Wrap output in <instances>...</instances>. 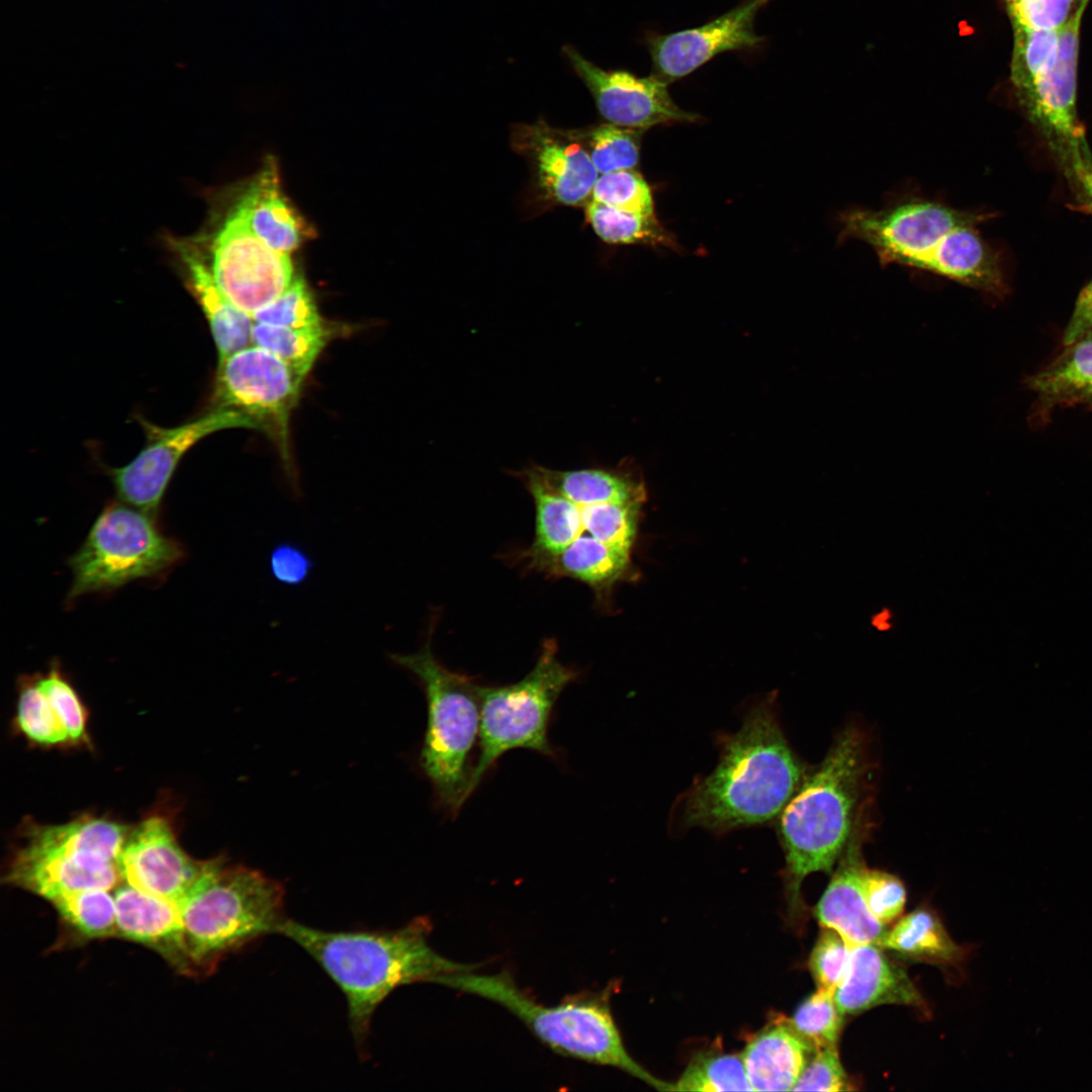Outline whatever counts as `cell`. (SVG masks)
<instances>
[{"label": "cell", "instance_id": "6da1fadb", "mask_svg": "<svg viewBox=\"0 0 1092 1092\" xmlns=\"http://www.w3.org/2000/svg\"><path fill=\"white\" fill-rule=\"evenodd\" d=\"M988 213L954 207L920 193H902L879 208H849L836 217L839 241L869 246L882 265L930 273L1001 297V258L983 238Z\"/></svg>", "mask_w": 1092, "mask_h": 1092}, {"label": "cell", "instance_id": "7a4b0ae2", "mask_svg": "<svg viewBox=\"0 0 1092 1092\" xmlns=\"http://www.w3.org/2000/svg\"><path fill=\"white\" fill-rule=\"evenodd\" d=\"M774 698L752 707L739 730L722 737L713 771L677 802L684 827L721 834L764 825L799 789L807 770L783 733Z\"/></svg>", "mask_w": 1092, "mask_h": 1092}, {"label": "cell", "instance_id": "3957f363", "mask_svg": "<svg viewBox=\"0 0 1092 1092\" xmlns=\"http://www.w3.org/2000/svg\"><path fill=\"white\" fill-rule=\"evenodd\" d=\"M431 923L417 917L397 929L330 931L288 918L281 935L302 948L343 993L358 1053L365 1057L380 1004L398 987L434 981L476 966L458 964L429 944Z\"/></svg>", "mask_w": 1092, "mask_h": 1092}, {"label": "cell", "instance_id": "277c9868", "mask_svg": "<svg viewBox=\"0 0 1092 1092\" xmlns=\"http://www.w3.org/2000/svg\"><path fill=\"white\" fill-rule=\"evenodd\" d=\"M868 760L864 736L857 728H845L778 817L792 918L803 916L801 887L805 878L816 872L831 874L859 827Z\"/></svg>", "mask_w": 1092, "mask_h": 1092}, {"label": "cell", "instance_id": "5b68a950", "mask_svg": "<svg viewBox=\"0 0 1092 1092\" xmlns=\"http://www.w3.org/2000/svg\"><path fill=\"white\" fill-rule=\"evenodd\" d=\"M178 908L198 977L262 937L279 934L288 919L280 882L223 857L205 860Z\"/></svg>", "mask_w": 1092, "mask_h": 1092}, {"label": "cell", "instance_id": "8992f818", "mask_svg": "<svg viewBox=\"0 0 1092 1092\" xmlns=\"http://www.w3.org/2000/svg\"><path fill=\"white\" fill-rule=\"evenodd\" d=\"M435 983L498 1003L559 1054L618 1068L659 1091L671 1089V1083L654 1077L628 1054L607 995L575 996L548 1007L518 988L507 972L451 973L438 977Z\"/></svg>", "mask_w": 1092, "mask_h": 1092}, {"label": "cell", "instance_id": "52a82bcc", "mask_svg": "<svg viewBox=\"0 0 1092 1092\" xmlns=\"http://www.w3.org/2000/svg\"><path fill=\"white\" fill-rule=\"evenodd\" d=\"M429 636L413 654H389L390 660L420 681L427 699L428 721L420 765L441 807L455 815L471 795L473 760L480 728V686L446 668L434 656Z\"/></svg>", "mask_w": 1092, "mask_h": 1092}, {"label": "cell", "instance_id": "ba28073f", "mask_svg": "<svg viewBox=\"0 0 1092 1092\" xmlns=\"http://www.w3.org/2000/svg\"><path fill=\"white\" fill-rule=\"evenodd\" d=\"M127 828L86 816L61 825H32L12 856L10 885L52 902L86 890H112L121 880L118 858Z\"/></svg>", "mask_w": 1092, "mask_h": 1092}, {"label": "cell", "instance_id": "9c48e42d", "mask_svg": "<svg viewBox=\"0 0 1092 1092\" xmlns=\"http://www.w3.org/2000/svg\"><path fill=\"white\" fill-rule=\"evenodd\" d=\"M156 518L123 502L108 504L69 558L73 580L67 601L161 576L178 564L184 547L161 530Z\"/></svg>", "mask_w": 1092, "mask_h": 1092}, {"label": "cell", "instance_id": "30bf717a", "mask_svg": "<svg viewBox=\"0 0 1092 1092\" xmlns=\"http://www.w3.org/2000/svg\"><path fill=\"white\" fill-rule=\"evenodd\" d=\"M576 671L557 657L553 640L543 643L534 668L521 680L500 687L480 686L478 755L471 794L506 752L524 748L556 758L548 738L551 716L563 690Z\"/></svg>", "mask_w": 1092, "mask_h": 1092}, {"label": "cell", "instance_id": "8fae6325", "mask_svg": "<svg viewBox=\"0 0 1092 1092\" xmlns=\"http://www.w3.org/2000/svg\"><path fill=\"white\" fill-rule=\"evenodd\" d=\"M303 381L279 357L250 345L218 362L212 393L213 407L240 412L275 442L291 476L289 423Z\"/></svg>", "mask_w": 1092, "mask_h": 1092}, {"label": "cell", "instance_id": "7c38bea8", "mask_svg": "<svg viewBox=\"0 0 1092 1092\" xmlns=\"http://www.w3.org/2000/svg\"><path fill=\"white\" fill-rule=\"evenodd\" d=\"M207 237L205 249L195 247L222 293L252 315L277 298L296 274L290 255L264 244L233 204Z\"/></svg>", "mask_w": 1092, "mask_h": 1092}, {"label": "cell", "instance_id": "4fadbf2b", "mask_svg": "<svg viewBox=\"0 0 1092 1092\" xmlns=\"http://www.w3.org/2000/svg\"><path fill=\"white\" fill-rule=\"evenodd\" d=\"M147 442L127 464L110 470L120 500L157 517L172 476L183 456L200 440L217 431L255 429L238 411L213 407L176 427L163 428L144 422Z\"/></svg>", "mask_w": 1092, "mask_h": 1092}, {"label": "cell", "instance_id": "5bb4252c", "mask_svg": "<svg viewBox=\"0 0 1092 1092\" xmlns=\"http://www.w3.org/2000/svg\"><path fill=\"white\" fill-rule=\"evenodd\" d=\"M1089 0H1082L1068 23L1060 30L1057 60L1050 70L1016 96L1029 121L1067 168L1071 156L1085 136L1077 119V68L1083 13Z\"/></svg>", "mask_w": 1092, "mask_h": 1092}, {"label": "cell", "instance_id": "9a60e30c", "mask_svg": "<svg viewBox=\"0 0 1092 1092\" xmlns=\"http://www.w3.org/2000/svg\"><path fill=\"white\" fill-rule=\"evenodd\" d=\"M563 53L592 93L602 116L612 124L643 129L699 118L679 108L669 95L668 83L655 75L637 77L624 70H604L572 46L564 47Z\"/></svg>", "mask_w": 1092, "mask_h": 1092}, {"label": "cell", "instance_id": "2e32d148", "mask_svg": "<svg viewBox=\"0 0 1092 1092\" xmlns=\"http://www.w3.org/2000/svg\"><path fill=\"white\" fill-rule=\"evenodd\" d=\"M769 1L748 0L701 26L648 34L646 44L653 75L666 83L673 82L721 53L757 47L763 38L756 34L754 20Z\"/></svg>", "mask_w": 1092, "mask_h": 1092}, {"label": "cell", "instance_id": "e0dca14e", "mask_svg": "<svg viewBox=\"0 0 1092 1092\" xmlns=\"http://www.w3.org/2000/svg\"><path fill=\"white\" fill-rule=\"evenodd\" d=\"M204 863L182 849L166 819L151 817L128 833L118 870L130 887L178 906Z\"/></svg>", "mask_w": 1092, "mask_h": 1092}, {"label": "cell", "instance_id": "ac0fdd59", "mask_svg": "<svg viewBox=\"0 0 1092 1092\" xmlns=\"http://www.w3.org/2000/svg\"><path fill=\"white\" fill-rule=\"evenodd\" d=\"M115 890L117 937L151 948L181 975L198 977L178 906L127 884Z\"/></svg>", "mask_w": 1092, "mask_h": 1092}, {"label": "cell", "instance_id": "d6986e66", "mask_svg": "<svg viewBox=\"0 0 1092 1092\" xmlns=\"http://www.w3.org/2000/svg\"><path fill=\"white\" fill-rule=\"evenodd\" d=\"M861 834L858 827L839 858L814 914L821 927L836 930L849 945L873 943L879 946L888 929L872 913L864 896Z\"/></svg>", "mask_w": 1092, "mask_h": 1092}, {"label": "cell", "instance_id": "ffe728a7", "mask_svg": "<svg viewBox=\"0 0 1092 1092\" xmlns=\"http://www.w3.org/2000/svg\"><path fill=\"white\" fill-rule=\"evenodd\" d=\"M834 1001L843 1016L884 1004L917 1008L925 1005L907 973L873 943L851 947L849 965L834 992Z\"/></svg>", "mask_w": 1092, "mask_h": 1092}, {"label": "cell", "instance_id": "44dd1931", "mask_svg": "<svg viewBox=\"0 0 1092 1092\" xmlns=\"http://www.w3.org/2000/svg\"><path fill=\"white\" fill-rule=\"evenodd\" d=\"M251 231L272 250L290 255L311 228L284 195L277 165L268 159L234 203Z\"/></svg>", "mask_w": 1092, "mask_h": 1092}, {"label": "cell", "instance_id": "7402d4cb", "mask_svg": "<svg viewBox=\"0 0 1092 1092\" xmlns=\"http://www.w3.org/2000/svg\"><path fill=\"white\" fill-rule=\"evenodd\" d=\"M817 1051L789 1018L776 1016L754 1033L742 1053L752 1091H790Z\"/></svg>", "mask_w": 1092, "mask_h": 1092}, {"label": "cell", "instance_id": "603a6c76", "mask_svg": "<svg viewBox=\"0 0 1092 1092\" xmlns=\"http://www.w3.org/2000/svg\"><path fill=\"white\" fill-rule=\"evenodd\" d=\"M189 291L208 323L218 362L252 345L253 318L239 309L219 289L205 260L190 242H177Z\"/></svg>", "mask_w": 1092, "mask_h": 1092}, {"label": "cell", "instance_id": "cb8c5ba5", "mask_svg": "<svg viewBox=\"0 0 1092 1092\" xmlns=\"http://www.w3.org/2000/svg\"><path fill=\"white\" fill-rule=\"evenodd\" d=\"M529 135L542 188L554 200L577 205L593 192L598 179L588 154L575 143H564L533 127Z\"/></svg>", "mask_w": 1092, "mask_h": 1092}, {"label": "cell", "instance_id": "d4e9b609", "mask_svg": "<svg viewBox=\"0 0 1092 1092\" xmlns=\"http://www.w3.org/2000/svg\"><path fill=\"white\" fill-rule=\"evenodd\" d=\"M630 553L611 547L590 536L575 539L559 553L530 563L553 576L580 580L603 590L626 571Z\"/></svg>", "mask_w": 1092, "mask_h": 1092}, {"label": "cell", "instance_id": "484cf974", "mask_svg": "<svg viewBox=\"0 0 1092 1092\" xmlns=\"http://www.w3.org/2000/svg\"><path fill=\"white\" fill-rule=\"evenodd\" d=\"M904 957L938 965H953L963 949L949 936L936 914L918 908L888 929L879 945Z\"/></svg>", "mask_w": 1092, "mask_h": 1092}, {"label": "cell", "instance_id": "4316f807", "mask_svg": "<svg viewBox=\"0 0 1092 1092\" xmlns=\"http://www.w3.org/2000/svg\"><path fill=\"white\" fill-rule=\"evenodd\" d=\"M534 467L550 487L574 503L640 505L644 498L642 485L613 471L554 470L540 465Z\"/></svg>", "mask_w": 1092, "mask_h": 1092}, {"label": "cell", "instance_id": "83f0119b", "mask_svg": "<svg viewBox=\"0 0 1092 1092\" xmlns=\"http://www.w3.org/2000/svg\"><path fill=\"white\" fill-rule=\"evenodd\" d=\"M1053 364L1029 379V387L1049 404L1083 401L1092 396V340H1080Z\"/></svg>", "mask_w": 1092, "mask_h": 1092}, {"label": "cell", "instance_id": "f1b7e54d", "mask_svg": "<svg viewBox=\"0 0 1092 1092\" xmlns=\"http://www.w3.org/2000/svg\"><path fill=\"white\" fill-rule=\"evenodd\" d=\"M50 903L64 928L75 939L90 941L117 937L115 900L108 890L79 891Z\"/></svg>", "mask_w": 1092, "mask_h": 1092}, {"label": "cell", "instance_id": "f546056e", "mask_svg": "<svg viewBox=\"0 0 1092 1092\" xmlns=\"http://www.w3.org/2000/svg\"><path fill=\"white\" fill-rule=\"evenodd\" d=\"M331 332L328 327L293 329L254 323L252 345L279 357L304 380L330 341Z\"/></svg>", "mask_w": 1092, "mask_h": 1092}, {"label": "cell", "instance_id": "4dcf8cb0", "mask_svg": "<svg viewBox=\"0 0 1092 1092\" xmlns=\"http://www.w3.org/2000/svg\"><path fill=\"white\" fill-rule=\"evenodd\" d=\"M586 216L597 235L611 244H639L677 249L674 237L655 216H642L598 201L586 206Z\"/></svg>", "mask_w": 1092, "mask_h": 1092}, {"label": "cell", "instance_id": "1f68e13d", "mask_svg": "<svg viewBox=\"0 0 1092 1092\" xmlns=\"http://www.w3.org/2000/svg\"><path fill=\"white\" fill-rule=\"evenodd\" d=\"M742 1055L704 1053L688 1065L671 1091H751Z\"/></svg>", "mask_w": 1092, "mask_h": 1092}, {"label": "cell", "instance_id": "d6a6232c", "mask_svg": "<svg viewBox=\"0 0 1092 1092\" xmlns=\"http://www.w3.org/2000/svg\"><path fill=\"white\" fill-rule=\"evenodd\" d=\"M1012 28L1010 79L1016 92L1031 84L1055 64L1060 47V30L1022 26Z\"/></svg>", "mask_w": 1092, "mask_h": 1092}, {"label": "cell", "instance_id": "836d02e7", "mask_svg": "<svg viewBox=\"0 0 1092 1092\" xmlns=\"http://www.w3.org/2000/svg\"><path fill=\"white\" fill-rule=\"evenodd\" d=\"M575 504L579 510L582 536L594 537L611 547L630 553L636 538L640 505Z\"/></svg>", "mask_w": 1092, "mask_h": 1092}, {"label": "cell", "instance_id": "e575fe53", "mask_svg": "<svg viewBox=\"0 0 1092 1092\" xmlns=\"http://www.w3.org/2000/svg\"><path fill=\"white\" fill-rule=\"evenodd\" d=\"M16 721L21 732L33 743L47 746L71 743L36 678L24 677L21 680Z\"/></svg>", "mask_w": 1092, "mask_h": 1092}, {"label": "cell", "instance_id": "d590c367", "mask_svg": "<svg viewBox=\"0 0 1092 1092\" xmlns=\"http://www.w3.org/2000/svg\"><path fill=\"white\" fill-rule=\"evenodd\" d=\"M254 323L293 329L328 327L304 278L296 274L292 283L277 298L257 310Z\"/></svg>", "mask_w": 1092, "mask_h": 1092}, {"label": "cell", "instance_id": "8d00e7d4", "mask_svg": "<svg viewBox=\"0 0 1092 1092\" xmlns=\"http://www.w3.org/2000/svg\"><path fill=\"white\" fill-rule=\"evenodd\" d=\"M790 1021L798 1033L818 1051L837 1045L843 1015L837 1009L834 993L817 988L798 1006Z\"/></svg>", "mask_w": 1092, "mask_h": 1092}, {"label": "cell", "instance_id": "74e56055", "mask_svg": "<svg viewBox=\"0 0 1092 1092\" xmlns=\"http://www.w3.org/2000/svg\"><path fill=\"white\" fill-rule=\"evenodd\" d=\"M593 200L642 216L654 215L649 185L631 169L602 174L593 189Z\"/></svg>", "mask_w": 1092, "mask_h": 1092}, {"label": "cell", "instance_id": "f35d334b", "mask_svg": "<svg viewBox=\"0 0 1092 1092\" xmlns=\"http://www.w3.org/2000/svg\"><path fill=\"white\" fill-rule=\"evenodd\" d=\"M641 132L621 128L615 124H603L590 133V158L598 172L633 169L640 158Z\"/></svg>", "mask_w": 1092, "mask_h": 1092}, {"label": "cell", "instance_id": "ab89813d", "mask_svg": "<svg viewBox=\"0 0 1092 1092\" xmlns=\"http://www.w3.org/2000/svg\"><path fill=\"white\" fill-rule=\"evenodd\" d=\"M851 947L836 930L822 927L808 961L818 989L835 992L846 974Z\"/></svg>", "mask_w": 1092, "mask_h": 1092}, {"label": "cell", "instance_id": "60d3db41", "mask_svg": "<svg viewBox=\"0 0 1092 1092\" xmlns=\"http://www.w3.org/2000/svg\"><path fill=\"white\" fill-rule=\"evenodd\" d=\"M36 680L66 729L71 743L80 742L86 737L87 713L73 686L57 664Z\"/></svg>", "mask_w": 1092, "mask_h": 1092}, {"label": "cell", "instance_id": "b9f144b4", "mask_svg": "<svg viewBox=\"0 0 1092 1092\" xmlns=\"http://www.w3.org/2000/svg\"><path fill=\"white\" fill-rule=\"evenodd\" d=\"M1012 26L1061 30L1082 0H1004Z\"/></svg>", "mask_w": 1092, "mask_h": 1092}, {"label": "cell", "instance_id": "7bdbcfd3", "mask_svg": "<svg viewBox=\"0 0 1092 1092\" xmlns=\"http://www.w3.org/2000/svg\"><path fill=\"white\" fill-rule=\"evenodd\" d=\"M864 896L872 913L887 925L903 913L906 889L896 876L864 866L861 874Z\"/></svg>", "mask_w": 1092, "mask_h": 1092}, {"label": "cell", "instance_id": "ee69618b", "mask_svg": "<svg viewBox=\"0 0 1092 1092\" xmlns=\"http://www.w3.org/2000/svg\"><path fill=\"white\" fill-rule=\"evenodd\" d=\"M839 1059L837 1045L818 1050L809 1060L793 1091L855 1090Z\"/></svg>", "mask_w": 1092, "mask_h": 1092}, {"label": "cell", "instance_id": "f6af8a7d", "mask_svg": "<svg viewBox=\"0 0 1092 1092\" xmlns=\"http://www.w3.org/2000/svg\"><path fill=\"white\" fill-rule=\"evenodd\" d=\"M313 565L307 552L291 542L277 544L269 556V569L272 576L276 581L289 586L304 583Z\"/></svg>", "mask_w": 1092, "mask_h": 1092}, {"label": "cell", "instance_id": "bcb514c9", "mask_svg": "<svg viewBox=\"0 0 1092 1092\" xmlns=\"http://www.w3.org/2000/svg\"><path fill=\"white\" fill-rule=\"evenodd\" d=\"M1092 324V280L1080 292L1071 320L1064 334V344L1071 346L1081 340Z\"/></svg>", "mask_w": 1092, "mask_h": 1092}, {"label": "cell", "instance_id": "7dc6e473", "mask_svg": "<svg viewBox=\"0 0 1092 1092\" xmlns=\"http://www.w3.org/2000/svg\"><path fill=\"white\" fill-rule=\"evenodd\" d=\"M1071 178H1075L1092 208V154L1085 136L1074 150L1066 168Z\"/></svg>", "mask_w": 1092, "mask_h": 1092}, {"label": "cell", "instance_id": "c3c4849f", "mask_svg": "<svg viewBox=\"0 0 1092 1092\" xmlns=\"http://www.w3.org/2000/svg\"><path fill=\"white\" fill-rule=\"evenodd\" d=\"M1081 340H1092V324L1088 327Z\"/></svg>", "mask_w": 1092, "mask_h": 1092}]
</instances>
